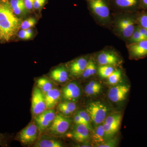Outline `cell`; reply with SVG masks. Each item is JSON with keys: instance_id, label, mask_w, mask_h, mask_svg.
I'll list each match as a JSON object with an SVG mask.
<instances>
[{"instance_id": "obj_31", "label": "cell", "mask_w": 147, "mask_h": 147, "mask_svg": "<svg viewBox=\"0 0 147 147\" xmlns=\"http://www.w3.org/2000/svg\"><path fill=\"white\" fill-rule=\"evenodd\" d=\"M10 139L11 136L0 133V146L2 147L8 146Z\"/></svg>"}, {"instance_id": "obj_18", "label": "cell", "mask_w": 147, "mask_h": 147, "mask_svg": "<svg viewBox=\"0 0 147 147\" xmlns=\"http://www.w3.org/2000/svg\"><path fill=\"white\" fill-rule=\"evenodd\" d=\"M118 61L117 57L113 53L109 52H103L98 57V61L101 65H116Z\"/></svg>"}, {"instance_id": "obj_37", "label": "cell", "mask_w": 147, "mask_h": 147, "mask_svg": "<svg viewBox=\"0 0 147 147\" xmlns=\"http://www.w3.org/2000/svg\"><path fill=\"white\" fill-rule=\"evenodd\" d=\"M115 141H110L108 142H105V143H100L98 144L97 147H114L115 145Z\"/></svg>"}, {"instance_id": "obj_15", "label": "cell", "mask_w": 147, "mask_h": 147, "mask_svg": "<svg viewBox=\"0 0 147 147\" xmlns=\"http://www.w3.org/2000/svg\"><path fill=\"white\" fill-rule=\"evenodd\" d=\"M86 58L81 57L72 62L70 66V74L74 76H78L82 75L88 64Z\"/></svg>"}, {"instance_id": "obj_40", "label": "cell", "mask_w": 147, "mask_h": 147, "mask_svg": "<svg viewBox=\"0 0 147 147\" xmlns=\"http://www.w3.org/2000/svg\"><path fill=\"white\" fill-rule=\"evenodd\" d=\"M0 41H4L2 32V31L1 30V28H0Z\"/></svg>"}, {"instance_id": "obj_25", "label": "cell", "mask_w": 147, "mask_h": 147, "mask_svg": "<svg viewBox=\"0 0 147 147\" xmlns=\"http://www.w3.org/2000/svg\"><path fill=\"white\" fill-rule=\"evenodd\" d=\"M96 72V66L94 62L92 60L88 61V64L82 75L84 78H88L90 76H92Z\"/></svg>"}, {"instance_id": "obj_38", "label": "cell", "mask_w": 147, "mask_h": 147, "mask_svg": "<svg viewBox=\"0 0 147 147\" xmlns=\"http://www.w3.org/2000/svg\"><path fill=\"white\" fill-rule=\"evenodd\" d=\"M138 30L139 31L142 33V34L147 39V30L146 29L144 28H142V27L139 26L137 27Z\"/></svg>"}, {"instance_id": "obj_17", "label": "cell", "mask_w": 147, "mask_h": 147, "mask_svg": "<svg viewBox=\"0 0 147 147\" xmlns=\"http://www.w3.org/2000/svg\"><path fill=\"white\" fill-rule=\"evenodd\" d=\"M57 109L61 114L67 117L75 112L76 109V105L75 102L73 101L64 100L58 103Z\"/></svg>"}, {"instance_id": "obj_29", "label": "cell", "mask_w": 147, "mask_h": 147, "mask_svg": "<svg viewBox=\"0 0 147 147\" xmlns=\"http://www.w3.org/2000/svg\"><path fill=\"white\" fill-rule=\"evenodd\" d=\"M131 43L140 42L142 40H147L139 31L137 28H136L133 34L130 37Z\"/></svg>"}, {"instance_id": "obj_9", "label": "cell", "mask_w": 147, "mask_h": 147, "mask_svg": "<svg viewBox=\"0 0 147 147\" xmlns=\"http://www.w3.org/2000/svg\"><path fill=\"white\" fill-rule=\"evenodd\" d=\"M61 97L64 100L75 102L81 96V92L79 85L75 82L67 84L61 90Z\"/></svg>"}, {"instance_id": "obj_12", "label": "cell", "mask_w": 147, "mask_h": 147, "mask_svg": "<svg viewBox=\"0 0 147 147\" xmlns=\"http://www.w3.org/2000/svg\"><path fill=\"white\" fill-rule=\"evenodd\" d=\"M129 53L132 57L140 59L147 56V40L131 43L128 46Z\"/></svg>"}, {"instance_id": "obj_34", "label": "cell", "mask_w": 147, "mask_h": 147, "mask_svg": "<svg viewBox=\"0 0 147 147\" xmlns=\"http://www.w3.org/2000/svg\"><path fill=\"white\" fill-rule=\"evenodd\" d=\"M46 1V0H36L34 1V3L33 8L38 9L41 8Z\"/></svg>"}, {"instance_id": "obj_35", "label": "cell", "mask_w": 147, "mask_h": 147, "mask_svg": "<svg viewBox=\"0 0 147 147\" xmlns=\"http://www.w3.org/2000/svg\"><path fill=\"white\" fill-rule=\"evenodd\" d=\"M34 0H24V4L27 10H32L33 9Z\"/></svg>"}, {"instance_id": "obj_11", "label": "cell", "mask_w": 147, "mask_h": 147, "mask_svg": "<svg viewBox=\"0 0 147 147\" xmlns=\"http://www.w3.org/2000/svg\"><path fill=\"white\" fill-rule=\"evenodd\" d=\"M33 147H63V145L62 142L58 139V137L43 134L40 136Z\"/></svg>"}, {"instance_id": "obj_2", "label": "cell", "mask_w": 147, "mask_h": 147, "mask_svg": "<svg viewBox=\"0 0 147 147\" xmlns=\"http://www.w3.org/2000/svg\"><path fill=\"white\" fill-rule=\"evenodd\" d=\"M71 119L61 113L56 114L53 123L44 134L59 137L68 131L71 126Z\"/></svg>"}, {"instance_id": "obj_26", "label": "cell", "mask_w": 147, "mask_h": 147, "mask_svg": "<svg viewBox=\"0 0 147 147\" xmlns=\"http://www.w3.org/2000/svg\"><path fill=\"white\" fill-rule=\"evenodd\" d=\"M113 67L110 65H102L98 68L99 75L103 78H108L114 71Z\"/></svg>"}, {"instance_id": "obj_8", "label": "cell", "mask_w": 147, "mask_h": 147, "mask_svg": "<svg viewBox=\"0 0 147 147\" xmlns=\"http://www.w3.org/2000/svg\"><path fill=\"white\" fill-rule=\"evenodd\" d=\"M66 135L79 143H84L90 139V130L84 125L75 123Z\"/></svg>"}, {"instance_id": "obj_42", "label": "cell", "mask_w": 147, "mask_h": 147, "mask_svg": "<svg viewBox=\"0 0 147 147\" xmlns=\"http://www.w3.org/2000/svg\"><path fill=\"white\" fill-rule=\"evenodd\" d=\"M34 1H36V0H34Z\"/></svg>"}, {"instance_id": "obj_5", "label": "cell", "mask_w": 147, "mask_h": 147, "mask_svg": "<svg viewBox=\"0 0 147 147\" xmlns=\"http://www.w3.org/2000/svg\"><path fill=\"white\" fill-rule=\"evenodd\" d=\"M86 111L89 115L91 120L96 124L102 123L106 118L107 108L99 101L91 102Z\"/></svg>"}, {"instance_id": "obj_33", "label": "cell", "mask_w": 147, "mask_h": 147, "mask_svg": "<svg viewBox=\"0 0 147 147\" xmlns=\"http://www.w3.org/2000/svg\"><path fill=\"white\" fill-rule=\"evenodd\" d=\"M18 36L20 39L23 40H28L32 37L30 36L27 33L26 30H21L18 31Z\"/></svg>"}, {"instance_id": "obj_20", "label": "cell", "mask_w": 147, "mask_h": 147, "mask_svg": "<svg viewBox=\"0 0 147 147\" xmlns=\"http://www.w3.org/2000/svg\"><path fill=\"white\" fill-rule=\"evenodd\" d=\"M36 86L42 91L44 94L50 90L55 88L54 82L45 77L38 78L36 80Z\"/></svg>"}, {"instance_id": "obj_28", "label": "cell", "mask_w": 147, "mask_h": 147, "mask_svg": "<svg viewBox=\"0 0 147 147\" xmlns=\"http://www.w3.org/2000/svg\"><path fill=\"white\" fill-rule=\"evenodd\" d=\"M76 113L79 115L84 120L86 124L87 127L89 129L90 131H91L92 128L90 123L91 120L87 111H84V110H79L77 111Z\"/></svg>"}, {"instance_id": "obj_30", "label": "cell", "mask_w": 147, "mask_h": 147, "mask_svg": "<svg viewBox=\"0 0 147 147\" xmlns=\"http://www.w3.org/2000/svg\"><path fill=\"white\" fill-rule=\"evenodd\" d=\"M36 23L35 18H30L26 19V20L21 22L20 28L22 30H26L34 26Z\"/></svg>"}, {"instance_id": "obj_39", "label": "cell", "mask_w": 147, "mask_h": 147, "mask_svg": "<svg viewBox=\"0 0 147 147\" xmlns=\"http://www.w3.org/2000/svg\"><path fill=\"white\" fill-rule=\"evenodd\" d=\"M140 5L144 8L147 9V0H140Z\"/></svg>"}, {"instance_id": "obj_36", "label": "cell", "mask_w": 147, "mask_h": 147, "mask_svg": "<svg viewBox=\"0 0 147 147\" xmlns=\"http://www.w3.org/2000/svg\"><path fill=\"white\" fill-rule=\"evenodd\" d=\"M74 121L75 123L82 124L86 126V124L84 120L76 113L74 117Z\"/></svg>"}, {"instance_id": "obj_13", "label": "cell", "mask_w": 147, "mask_h": 147, "mask_svg": "<svg viewBox=\"0 0 147 147\" xmlns=\"http://www.w3.org/2000/svg\"><path fill=\"white\" fill-rule=\"evenodd\" d=\"M47 109H55L59 102L61 98V91L54 88L45 94Z\"/></svg>"}, {"instance_id": "obj_22", "label": "cell", "mask_w": 147, "mask_h": 147, "mask_svg": "<svg viewBox=\"0 0 147 147\" xmlns=\"http://www.w3.org/2000/svg\"><path fill=\"white\" fill-rule=\"evenodd\" d=\"M101 89V86L99 83L92 81L86 86L85 91L88 95H94L99 93Z\"/></svg>"}, {"instance_id": "obj_23", "label": "cell", "mask_w": 147, "mask_h": 147, "mask_svg": "<svg viewBox=\"0 0 147 147\" xmlns=\"http://www.w3.org/2000/svg\"><path fill=\"white\" fill-rule=\"evenodd\" d=\"M105 138V132L103 125H100L96 127L93 132L92 139L94 142L97 144L102 143L104 141Z\"/></svg>"}, {"instance_id": "obj_7", "label": "cell", "mask_w": 147, "mask_h": 147, "mask_svg": "<svg viewBox=\"0 0 147 147\" xmlns=\"http://www.w3.org/2000/svg\"><path fill=\"white\" fill-rule=\"evenodd\" d=\"M88 4L92 12L102 19L110 16V9L107 0H87Z\"/></svg>"}, {"instance_id": "obj_24", "label": "cell", "mask_w": 147, "mask_h": 147, "mask_svg": "<svg viewBox=\"0 0 147 147\" xmlns=\"http://www.w3.org/2000/svg\"><path fill=\"white\" fill-rule=\"evenodd\" d=\"M120 125L121 123L113 124H107L104 123L102 125L105 132V136L110 137L115 134L119 130Z\"/></svg>"}, {"instance_id": "obj_4", "label": "cell", "mask_w": 147, "mask_h": 147, "mask_svg": "<svg viewBox=\"0 0 147 147\" xmlns=\"http://www.w3.org/2000/svg\"><path fill=\"white\" fill-rule=\"evenodd\" d=\"M31 112L33 118L47 110L45 94L36 86L32 92Z\"/></svg>"}, {"instance_id": "obj_10", "label": "cell", "mask_w": 147, "mask_h": 147, "mask_svg": "<svg viewBox=\"0 0 147 147\" xmlns=\"http://www.w3.org/2000/svg\"><path fill=\"white\" fill-rule=\"evenodd\" d=\"M129 90V87L125 85H117L109 90L108 97L113 102H120L125 99Z\"/></svg>"}, {"instance_id": "obj_16", "label": "cell", "mask_w": 147, "mask_h": 147, "mask_svg": "<svg viewBox=\"0 0 147 147\" xmlns=\"http://www.w3.org/2000/svg\"><path fill=\"white\" fill-rule=\"evenodd\" d=\"M50 77L54 82L62 84L68 80V72L64 67H58L51 71Z\"/></svg>"}, {"instance_id": "obj_1", "label": "cell", "mask_w": 147, "mask_h": 147, "mask_svg": "<svg viewBox=\"0 0 147 147\" xmlns=\"http://www.w3.org/2000/svg\"><path fill=\"white\" fill-rule=\"evenodd\" d=\"M21 20L13 13L8 0L0 1V28L4 42L12 40L18 33Z\"/></svg>"}, {"instance_id": "obj_14", "label": "cell", "mask_w": 147, "mask_h": 147, "mask_svg": "<svg viewBox=\"0 0 147 147\" xmlns=\"http://www.w3.org/2000/svg\"><path fill=\"white\" fill-rule=\"evenodd\" d=\"M134 22L129 18H123L119 21L118 27L122 34L127 38H130L135 30Z\"/></svg>"}, {"instance_id": "obj_43", "label": "cell", "mask_w": 147, "mask_h": 147, "mask_svg": "<svg viewBox=\"0 0 147 147\" xmlns=\"http://www.w3.org/2000/svg\"><path fill=\"white\" fill-rule=\"evenodd\" d=\"M0 1H1V0H0Z\"/></svg>"}, {"instance_id": "obj_6", "label": "cell", "mask_w": 147, "mask_h": 147, "mask_svg": "<svg viewBox=\"0 0 147 147\" xmlns=\"http://www.w3.org/2000/svg\"><path fill=\"white\" fill-rule=\"evenodd\" d=\"M55 109H47L34 119L38 130L40 136L44 134L50 127L56 117Z\"/></svg>"}, {"instance_id": "obj_19", "label": "cell", "mask_w": 147, "mask_h": 147, "mask_svg": "<svg viewBox=\"0 0 147 147\" xmlns=\"http://www.w3.org/2000/svg\"><path fill=\"white\" fill-rule=\"evenodd\" d=\"M113 5L121 9H134L140 5V0H110Z\"/></svg>"}, {"instance_id": "obj_3", "label": "cell", "mask_w": 147, "mask_h": 147, "mask_svg": "<svg viewBox=\"0 0 147 147\" xmlns=\"http://www.w3.org/2000/svg\"><path fill=\"white\" fill-rule=\"evenodd\" d=\"M40 136L39 130L34 121L29 124L17 134L15 140L25 146H33Z\"/></svg>"}, {"instance_id": "obj_27", "label": "cell", "mask_w": 147, "mask_h": 147, "mask_svg": "<svg viewBox=\"0 0 147 147\" xmlns=\"http://www.w3.org/2000/svg\"><path fill=\"white\" fill-rule=\"evenodd\" d=\"M121 72L120 69L114 70L108 77V82L109 84L112 85H115L117 84L120 81L121 77Z\"/></svg>"}, {"instance_id": "obj_32", "label": "cell", "mask_w": 147, "mask_h": 147, "mask_svg": "<svg viewBox=\"0 0 147 147\" xmlns=\"http://www.w3.org/2000/svg\"><path fill=\"white\" fill-rule=\"evenodd\" d=\"M140 26L146 29L147 30V13L142 14L138 19Z\"/></svg>"}, {"instance_id": "obj_41", "label": "cell", "mask_w": 147, "mask_h": 147, "mask_svg": "<svg viewBox=\"0 0 147 147\" xmlns=\"http://www.w3.org/2000/svg\"><path fill=\"white\" fill-rule=\"evenodd\" d=\"M80 147H91L90 146H89V145H82V146H81Z\"/></svg>"}, {"instance_id": "obj_21", "label": "cell", "mask_w": 147, "mask_h": 147, "mask_svg": "<svg viewBox=\"0 0 147 147\" xmlns=\"http://www.w3.org/2000/svg\"><path fill=\"white\" fill-rule=\"evenodd\" d=\"M8 1L11 9L16 16L21 15L26 9L24 4V0H8Z\"/></svg>"}]
</instances>
